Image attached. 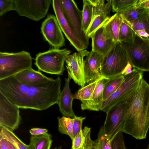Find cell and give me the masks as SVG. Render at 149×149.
Segmentation results:
<instances>
[{
    "instance_id": "obj_30",
    "label": "cell",
    "mask_w": 149,
    "mask_h": 149,
    "mask_svg": "<svg viewBox=\"0 0 149 149\" xmlns=\"http://www.w3.org/2000/svg\"><path fill=\"white\" fill-rule=\"evenodd\" d=\"M83 7L82 10V29L86 34L92 20L93 6L88 0H83Z\"/></svg>"
},
{
    "instance_id": "obj_27",
    "label": "cell",
    "mask_w": 149,
    "mask_h": 149,
    "mask_svg": "<svg viewBox=\"0 0 149 149\" xmlns=\"http://www.w3.org/2000/svg\"><path fill=\"white\" fill-rule=\"evenodd\" d=\"M139 0H111L112 10L113 12L120 14L137 6Z\"/></svg>"
},
{
    "instance_id": "obj_6",
    "label": "cell",
    "mask_w": 149,
    "mask_h": 149,
    "mask_svg": "<svg viewBox=\"0 0 149 149\" xmlns=\"http://www.w3.org/2000/svg\"><path fill=\"white\" fill-rule=\"evenodd\" d=\"M136 92L112 107L106 113V118L102 126L105 134L111 140L122 130L126 114L132 104Z\"/></svg>"
},
{
    "instance_id": "obj_10",
    "label": "cell",
    "mask_w": 149,
    "mask_h": 149,
    "mask_svg": "<svg viewBox=\"0 0 149 149\" xmlns=\"http://www.w3.org/2000/svg\"><path fill=\"white\" fill-rule=\"evenodd\" d=\"M15 10L20 16L34 21L45 17L52 1L14 0Z\"/></svg>"
},
{
    "instance_id": "obj_23",
    "label": "cell",
    "mask_w": 149,
    "mask_h": 149,
    "mask_svg": "<svg viewBox=\"0 0 149 149\" xmlns=\"http://www.w3.org/2000/svg\"><path fill=\"white\" fill-rule=\"evenodd\" d=\"M130 24L137 34L149 39V12L148 10L138 20Z\"/></svg>"
},
{
    "instance_id": "obj_43",
    "label": "cell",
    "mask_w": 149,
    "mask_h": 149,
    "mask_svg": "<svg viewBox=\"0 0 149 149\" xmlns=\"http://www.w3.org/2000/svg\"><path fill=\"white\" fill-rule=\"evenodd\" d=\"M62 147L61 146H59L58 147H56L53 149H61Z\"/></svg>"
},
{
    "instance_id": "obj_33",
    "label": "cell",
    "mask_w": 149,
    "mask_h": 149,
    "mask_svg": "<svg viewBox=\"0 0 149 149\" xmlns=\"http://www.w3.org/2000/svg\"><path fill=\"white\" fill-rule=\"evenodd\" d=\"M97 137L95 149H111V140L105 134L102 126L100 128Z\"/></svg>"
},
{
    "instance_id": "obj_1",
    "label": "cell",
    "mask_w": 149,
    "mask_h": 149,
    "mask_svg": "<svg viewBox=\"0 0 149 149\" xmlns=\"http://www.w3.org/2000/svg\"><path fill=\"white\" fill-rule=\"evenodd\" d=\"M61 83L58 77L42 85H28L13 76L0 80V92L19 108L42 111L57 104Z\"/></svg>"
},
{
    "instance_id": "obj_7",
    "label": "cell",
    "mask_w": 149,
    "mask_h": 149,
    "mask_svg": "<svg viewBox=\"0 0 149 149\" xmlns=\"http://www.w3.org/2000/svg\"><path fill=\"white\" fill-rule=\"evenodd\" d=\"M133 68L149 71V39L135 33L132 43L121 42Z\"/></svg>"
},
{
    "instance_id": "obj_14",
    "label": "cell",
    "mask_w": 149,
    "mask_h": 149,
    "mask_svg": "<svg viewBox=\"0 0 149 149\" xmlns=\"http://www.w3.org/2000/svg\"><path fill=\"white\" fill-rule=\"evenodd\" d=\"M104 56L91 50L86 56L84 60V74L86 83L89 84L103 76L100 69Z\"/></svg>"
},
{
    "instance_id": "obj_38",
    "label": "cell",
    "mask_w": 149,
    "mask_h": 149,
    "mask_svg": "<svg viewBox=\"0 0 149 149\" xmlns=\"http://www.w3.org/2000/svg\"><path fill=\"white\" fill-rule=\"evenodd\" d=\"M31 136H36L47 133L48 130L46 129L40 128H33L29 130Z\"/></svg>"
},
{
    "instance_id": "obj_17",
    "label": "cell",
    "mask_w": 149,
    "mask_h": 149,
    "mask_svg": "<svg viewBox=\"0 0 149 149\" xmlns=\"http://www.w3.org/2000/svg\"><path fill=\"white\" fill-rule=\"evenodd\" d=\"M71 79L68 75V78H65V84L60 94L57 104L60 111L64 116L73 118L76 115L72 108L74 99L69 86Z\"/></svg>"
},
{
    "instance_id": "obj_31",
    "label": "cell",
    "mask_w": 149,
    "mask_h": 149,
    "mask_svg": "<svg viewBox=\"0 0 149 149\" xmlns=\"http://www.w3.org/2000/svg\"><path fill=\"white\" fill-rule=\"evenodd\" d=\"M58 130L63 134L68 135L72 141L73 140L72 126L73 119L63 116L61 118L58 117Z\"/></svg>"
},
{
    "instance_id": "obj_20",
    "label": "cell",
    "mask_w": 149,
    "mask_h": 149,
    "mask_svg": "<svg viewBox=\"0 0 149 149\" xmlns=\"http://www.w3.org/2000/svg\"><path fill=\"white\" fill-rule=\"evenodd\" d=\"M102 26L98 29L91 38L92 39V50L102 55H105L116 43L112 40L106 39L103 35Z\"/></svg>"
},
{
    "instance_id": "obj_42",
    "label": "cell",
    "mask_w": 149,
    "mask_h": 149,
    "mask_svg": "<svg viewBox=\"0 0 149 149\" xmlns=\"http://www.w3.org/2000/svg\"><path fill=\"white\" fill-rule=\"evenodd\" d=\"M4 139H5L6 142L7 144L8 149H18L9 141L5 138Z\"/></svg>"
},
{
    "instance_id": "obj_13",
    "label": "cell",
    "mask_w": 149,
    "mask_h": 149,
    "mask_svg": "<svg viewBox=\"0 0 149 149\" xmlns=\"http://www.w3.org/2000/svg\"><path fill=\"white\" fill-rule=\"evenodd\" d=\"M41 30L45 40L54 48L59 49L65 45V39L56 16L48 15L42 24Z\"/></svg>"
},
{
    "instance_id": "obj_4",
    "label": "cell",
    "mask_w": 149,
    "mask_h": 149,
    "mask_svg": "<svg viewBox=\"0 0 149 149\" xmlns=\"http://www.w3.org/2000/svg\"><path fill=\"white\" fill-rule=\"evenodd\" d=\"M143 73L133 68L131 73L124 76L123 81L117 90L103 102L100 110L106 113L112 107L136 92L143 79Z\"/></svg>"
},
{
    "instance_id": "obj_12",
    "label": "cell",
    "mask_w": 149,
    "mask_h": 149,
    "mask_svg": "<svg viewBox=\"0 0 149 149\" xmlns=\"http://www.w3.org/2000/svg\"><path fill=\"white\" fill-rule=\"evenodd\" d=\"M19 108L0 92V126L13 131L19 125L21 117Z\"/></svg>"
},
{
    "instance_id": "obj_24",
    "label": "cell",
    "mask_w": 149,
    "mask_h": 149,
    "mask_svg": "<svg viewBox=\"0 0 149 149\" xmlns=\"http://www.w3.org/2000/svg\"><path fill=\"white\" fill-rule=\"evenodd\" d=\"M52 135L48 133L31 136L29 144L30 149H50L53 141Z\"/></svg>"
},
{
    "instance_id": "obj_37",
    "label": "cell",
    "mask_w": 149,
    "mask_h": 149,
    "mask_svg": "<svg viewBox=\"0 0 149 149\" xmlns=\"http://www.w3.org/2000/svg\"><path fill=\"white\" fill-rule=\"evenodd\" d=\"M73 118L72 132L74 139L82 130V124L86 117H78L76 116Z\"/></svg>"
},
{
    "instance_id": "obj_19",
    "label": "cell",
    "mask_w": 149,
    "mask_h": 149,
    "mask_svg": "<svg viewBox=\"0 0 149 149\" xmlns=\"http://www.w3.org/2000/svg\"><path fill=\"white\" fill-rule=\"evenodd\" d=\"M122 21L123 19L119 13H116L111 17L102 26L103 36L116 43L120 42L119 32Z\"/></svg>"
},
{
    "instance_id": "obj_11",
    "label": "cell",
    "mask_w": 149,
    "mask_h": 149,
    "mask_svg": "<svg viewBox=\"0 0 149 149\" xmlns=\"http://www.w3.org/2000/svg\"><path fill=\"white\" fill-rule=\"evenodd\" d=\"M86 49L69 55L66 59L65 66L68 75L74 82L84 87L86 83L84 74V58L89 53Z\"/></svg>"
},
{
    "instance_id": "obj_21",
    "label": "cell",
    "mask_w": 149,
    "mask_h": 149,
    "mask_svg": "<svg viewBox=\"0 0 149 149\" xmlns=\"http://www.w3.org/2000/svg\"><path fill=\"white\" fill-rule=\"evenodd\" d=\"M91 133V128L85 126L72 141L71 149H95L97 140H92Z\"/></svg>"
},
{
    "instance_id": "obj_2",
    "label": "cell",
    "mask_w": 149,
    "mask_h": 149,
    "mask_svg": "<svg viewBox=\"0 0 149 149\" xmlns=\"http://www.w3.org/2000/svg\"><path fill=\"white\" fill-rule=\"evenodd\" d=\"M149 128V84L141 80L126 114L123 132L137 139L146 138Z\"/></svg>"
},
{
    "instance_id": "obj_9",
    "label": "cell",
    "mask_w": 149,
    "mask_h": 149,
    "mask_svg": "<svg viewBox=\"0 0 149 149\" xmlns=\"http://www.w3.org/2000/svg\"><path fill=\"white\" fill-rule=\"evenodd\" d=\"M63 15L74 34L86 49L89 39L82 29V11L73 0H59Z\"/></svg>"
},
{
    "instance_id": "obj_45",
    "label": "cell",
    "mask_w": 149,
    "mask_h": 149,
    "mask_svg": "<svg viewBox=\"0 0 149 149\" xmlns=\"http://www.w3.org/2000/svg\"><path fill=\"white\" fill-rule=\"evenodd\" d=\"M148 12H149V10H148Z\"/></svg>"
},
{
    "instance_id": "obj_35",
    "label": "cell",
    "mask_w": 149,
    "mask_h": 149,
    "mask_svg": "<svg viewBox=\"0 0 149 149\" xmlns=\"http://www.w3.org/2000/svg\"><path fill=\"white\" fill-rule=\"evenodd\" d=\"M111 149H127L124 142L123 132L117 133L111 141Z\"/></svg>"
},
{
    "instance_id": "obj_8",
    "label": "cell",
    "mask_w": 149,
    "mask_h": 149,
    "mask_svg": "<svg viewBox=\"0 0 149 149\" xmlns=\"http://www.w3.org/2000/svg\"><path fill=\"white\" fill-rule=\"evenodd\" d=\"M129 60L122 42L116 43L104 56L100 69L102 76L110 78L121 74Z\"/></svg>"
},
{
    "instance_id": "obj_41",
    "label": "cell",
    "mask_w": 149,
    "mask_h": 149,
    "mask_svg": "<svg viewBox=\"0 0 149 149\" xmlns=\"http://www.w3.org/2000/svg\"><path fill=\"white\" fill-rule=\"evenodd\" d=\"M0 149H8L5 139L0 134Z\"/></svg>"
},
{
    "instance_id": "obj_25",
    "label": "cell",
    "mask_w": 149,
    "mask_h": 149,
    "mask_svg": "<svg viewBox=\"0 0 149 149\" xmlns=\"http://www.w3.org/2000/svg\"><path fill=\"white\" fill-rule=\"evenodd\" d=\"M109 78L104 88L103 102L107 99L117 90L123 81L125 76L120 74Z\"/></svg>"
},
{
    "instance_id": "obj_16",
    "label": "cell",
    "mask_w": 149,
    "mask_h": 149,
    "mask_svg": "<svg viewBox=\"0 0 149 149\" xmlns=\"http://www.w3.org/2000/svg\"><path fill=\"white\" fill-rule=\"evenodd\" d=\"M13 76L19 82L31 86L42 85L54 79L52 78L48 77L32 68L23 70Z\"/></svg>"
},
{
    "instance_id": "obj_22",
    "label": "cell",
    "mask_w": 149,
    "mask_h": 149,
    "mask_svg": "<svg viewBox=\"0 0 149 149\" xmlns=\"http://www.w3.org/2000/svg\"><path fill=\"white\" fill-rule=\"evenodd\" d=\"M102 12L93 20L86 35L89 38H91L95 32L101 27L110 17V14L112 10L111 0H108Z\"/></svg>"
},
{
    "instance_id": "obj_5",
    "label": "cell",
    "mask_w": 149,
    "mask_h": 149,
    "mask_svg": "<svg viewBox=\"0 0 149 149\" xmlns=\"http://www.w3.org/2000/svg\"><path fill=\"white\" fill-rule=\"evenodd\" d=\"M30 53L22 51L17 53L0 52V80L8 78L32 68Z\"/></svg>"
},
{
    "instance_id": "obj_29",
    "label": "cell",
    "mask_w": 149,
    "mask_h": 149,
    "mask_svg": "<svg viewBox=\"0 0 149 149\" xmlns=\"http://www.w3.org/2000/svg\"><path fill=\"white\" fill-rule=\"evenodd\" d=\"M100 79L80 88L73 95L74 99H78L81 101L90 100Z\"/></svg>"
},
{
    "instance_id": "obj_15",
    "label": "cell",
    "mask_w": 149,
    "mask_h": 149,
    "mask_svg": "<svg viewBox=\"0 0 149 149\" xmlns=\"http://www.w3.org/2000/svg\"><path fill=\"white\" fill-rule=\"evenodd\" d=\"M52 6L60 28L71 44L77 52L86 49L76 37L65 19L59 0H53Z\"/></svg>"
},
{
    "instance_id": "obj_32",
    "label": "cell",
    "mask_w": 149,
    "mask_h": 149,
    "mask_svg": "<svg viewBox=\"0 0 149 149\" xmlns=\"http://www.w3.org/2000/svg\"><path fill=\"white\" fill-rule=\"evenodd\" d=\"M146 10L142 7L136 6L134 8L120 14L123 19L131 23L138 20Z\"/></svg>"
},
{
    "instance_id": "obj_26",
    "label": "cell",
    "mask_w": 149,
    "mask_h": 149,
    "mask_svg": "<svg viewBox=\"0 0 149 149\" xmlns=\"http://www.w3.org/2000/svg\"><path fill=\"white\" fill-rule=\"evenodd\" d=\"M135 33L131 24L123 19L119 32V41L132 43Z\"/></svg>"
},
{
    "instance_id": "obj_3",
    "label": "cell",
    "mask_w": 149,
    "mask_h": 149,
    "mask_svg": "<svg viewBox=\"0 0 149 149\" xmlns=\"http://www.w3.org/2000/svg\"><path fill=\"white\" fill-rule=\"evenodd\" d=\"M70 53L71 51L66 49L52 48L38 54L34 64L39 71L61 75L65 70L64 62Z\"/></svg>"
},
{
    "instance_id": "obj_28",
    "label": "cell",
    "mask_w": 149,
    "mask_h": 149,
    "mask_svg": "<svg viewBox=\"0 0 149 149\" xmlns=\"http://www.w3.org/2000/svg\"><path fill=\"white\" fill-rule=\"evenodd\" d=\"M0 134L9 141L18 149H30L29 145L24 143L13 131L4 127H0Z\"/></svg>"
},
{
    "instance_id": "obj_40",
    "label": "cell",
    "mask_w": 149,
    "mask_h": 149,
    "mask_svg": "<svg viewBox=\"0 0 149 149\" xmlns=\"http://www.w3.org/2000/svg\"><path fill=\"white\" fill-rule=\"evenodd\" d=\"M137 6L149 10V0H139Z\"/></svg>"
},
{
    "instance_id": "obj_18",
    "label": "cell",
    "mask_w": 149,
    "mask_h": 149,
    "mask_svg": "<svg viewBox=\"0 0 149 149\" xmlns=\"http://www.w3.org/2000/svg\"><path fill=\"white\" fill-rule=\"evenodd\" d=\"M109 79L103 76L100 79L91 99L89 100L81 101V108L82 110H100L103 102L104 88Z\"/></svg>"
},
{
    "instance_id": "obj_36",
    "label": "cell",
    "mask_w": 149,
    "mask_h": 149,
    "mask_svg": "<svg viewBox=\"0 0 149 149\" xmlns=\"http://www.w3.org/2000/svg\"><path fill=\"white\" fill-rule=\"evenodd\" d=\"M13 10H15L14 0H0V16L9 11Z\"/></svg>"
},
{
    "instance_id": "obj_34",
    "label": "cell",
    "mask_w": 149,
    "mask_h": 149,
    "mask_svg": "<svg viewBox=\"0 0 149 149\" xmlns=\"http://www.w3.org/2000/svg\"><path fill=\"white\" fill-rule=\"evenodd\" d=\"M93 6L92 20L102 12L106 6L104 0H88Z\"/></svg>"
},
{
    "instance_id": "obj_44",
    "label": "cell",
    "mask_w": 149,
    "mask_h": 149,
    "mask_svg": "<svg viewBox=\"0 0 149 149\" xmlns=\"http://www.w3.org/2000/svg\"><path fill=\"white\" fill-rule=\"evenodd\" d=\"M146 149H149V146Z\"/></svg>"
},
{
    "instance_id": "obj_39",
    "label": "cell",
    "mask_w": 149,
    "mask_h": 149,
    "mask_svg": "<svg viewBox=\"0 0 149 149\" xmlns=\"http://www.w3.org/2000/svg\"><path fill=\"white\" fill-rule=\"evenodd\" d=\"M132 66L129 62L124 68L121 73V74L124 76H126L132 72Z\"/></svg>"
}]
</instances>
